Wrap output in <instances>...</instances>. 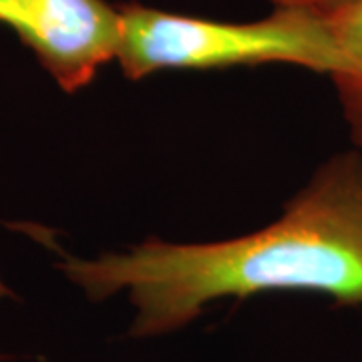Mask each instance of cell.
Returning <instances> with one entry per match:
<instances>
[{"mask_svg":"<svg viewBox=\"0 0 362 362\" xmlns=\"http://www.w3.org/2000/svg\"><path fill=\"white\" fill-rule=\"evenodd\" d=\"M0 25L65 93L85 89L117 61L121 13L109 0H0Z\"/></svg>","mask_w":362,"mask_h":362,"instance_id":"3957f363","label":"cell"},{"mask_svg":"<svg viewBox=\"0 0 362 362\" xmlns=\"http://www.w3.org/2000/svg\"><path fill=\"white\" fill-rule=\"evenodd\" d=\"M274 6H294V8H312V11H332L356 0H270Z\"/></svg>","mask_w":362,"mask_h":362,"instance_id":"5b68a950","label":"cell"},{"mask_svg":"<svg viewBox=\"0 0 362 362\" xmlns=\"http://www.w3.org/2000/svg\"><path fill=\"white\" fill-rule=\"evenodd\" d=\"M117 63L131 81L161 71L296 65L332 77L342 59L326 13L276 6L250 23L211 21L127 2L119 6Z\"/></svg>","mask_w":362,"mask_h":362,"instance_id":"7a4b0ae2","label":"cell"},{"mask_svg":"<svg viewBox=\"0 0 362 362\" xmlns=\"http://www.w3.org/2000/svg\"><path fill=\"white\" fill-rule=\"evenodd\" d=\"M59 268L90 302L125 292L135 310L131 338L168 337L218 300L262 292L362 306V151L330 157L258 232L206 244L149 238L95 259L63 254Z\"/></svg>","mask_w":362,"mask_h":362,"instance_id":"6da1fadb","label":"cell"},{"mask_svg":"<svg viewBox=\"0 0 362 362\" xmlns=\"http://www.w3.org/2000/svg\"><path fill=\"white\" fill-rule=\"evenodd\" d=\"M342 65L332 75L350 139L362 149V0L326 11Z\"/></svg>","mask_w":362,"mask_h":362,"instance_id":"277c9868","label":"cell"}]
</instances>
